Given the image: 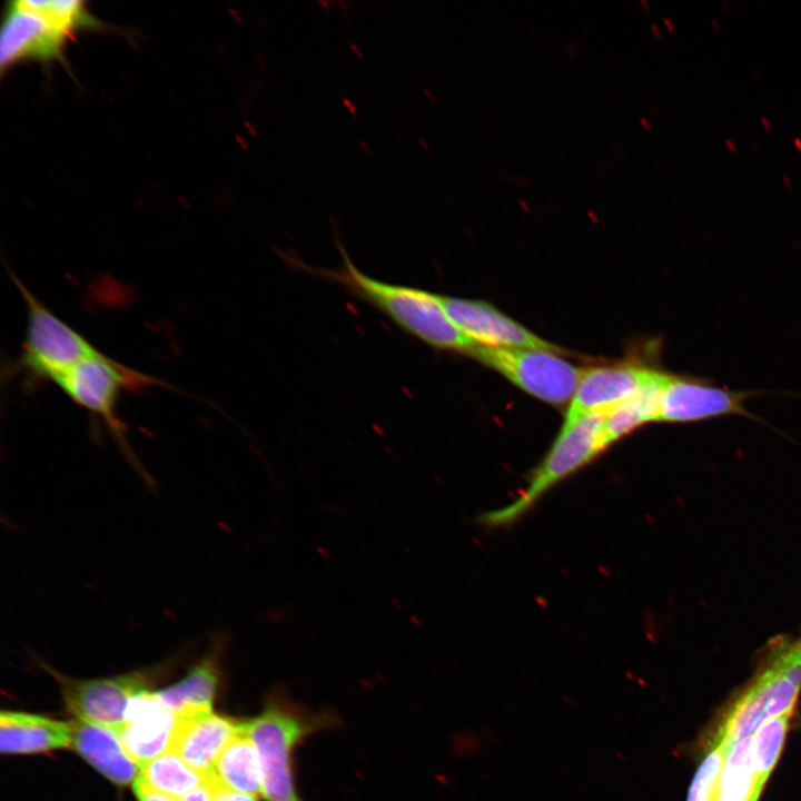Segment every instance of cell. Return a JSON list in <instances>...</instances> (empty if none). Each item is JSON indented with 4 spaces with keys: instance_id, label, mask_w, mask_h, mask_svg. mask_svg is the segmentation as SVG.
Masks as SVG:
<instances>
[{
    "instance_id": "cell-1",
    "label": "cell",
    "mask_w": 801,
    "mask_h": 801,
    "mask_svg": "<svg viewBox=\"0 0 801 801\" xmlns=\"http://www.w3.org/2000/svg\"><path fill=\"white\" fill-rule=\"evenodd\" d=\"M343 265L336 269L312 267L291 258V264L317 277L335 283L350 295L375 307L402 330L426 345L472 355L478 346L446 315L438 294L412 286L382 281L360 271L340 246Z\"/></svg>"
},
{
    "instance_id": "cell-2",
    "label": "cell",
    "mask_w": 801,
    "mask_h": 801,
    "mask_svg": "<svg viewBox=\"0 0 801 801\" xmlns=\"http://www.w3.org/2000/svg\"><path fill=\"white\" fill-rule=\"evenodd\" d=\"M755 678L730 709L716 741L731 748L765 721L792 712L801 690V633L770 641Z\"/></svg>"
},
{
    "instance_id": "cell-3",
    "label": "cell",
    "mask_w": 801,
    "mask_h": 801,
    "mask_svg": "<svg viewBox=\"0 0 801 801\" xmlns=\"http://www.w3.org/2000/svg\"><path fill=\"white\" fill-rule=\"evenodd\" d=\"M330 714L316 713L274 694L265 709L239 726L258 752L263 795L268 801H301L294 781L295 746L310 733L332 725Z\"/></svg>"
},
{
    "instance_id": "cell-4",
    "label": "cell",
    "mask_w": 801,
    "mask_h": 801,
    "mask_svg": "<svg viewBox=\"0 0 801 801\" xmlns=\"http://www.w3.org/2000/svg\"><path fill=\"white\" fill-rule=\"evenodd\" d=\"M98 20L78 0H19L8 4L0 40L2 71L22 60L61 59L68 40Z\"/></svg>"
},
{
    "instance_id": "cell-5",
    "label": "cell",
    "mask_w": 801,
    "mask_h": 801,
    "mask_svg": "<svg viewBox=\"0 0 801 801\" xmlns=\"http://www.w3.org/2000/svg\"><path fill=\"white\" fill-rule=\"evenodd\" d=\"M604 415L593 413L568 426L562 425L551 448L518 496L506 506L482 514L478 522L491 527L516 522L552 487L591 463L609 447L604 435Z\"/></svg>"
},
{
    "instance_id": "cell-6",
    "label": "cell",
    "mask_w": 801,
    "mask_h": 801,
    "mask_svg": "<svg viewBox=\"0 0 801 801\" xmlns=\"http://www.w3.org/2000/svg\"><path fill=\"white\" fill-rule=\"evenodd\" d=\"M27 314L20 366L36 378L55 382L81 362L102 354L11 275Z\"/></svg>"
},
{
    "instance_id": "cell-7",
    "label": "cell",
    "mask_w": 801,
    "mask_h": 801,
    "mask_svg": "<svg viewBox=\"0 0 801 801\" xmlns=\"http://www.w3.org/2000/svg\"><path fill=\"white\" fill-rule=\"evenodd\" d=\"M53 384L79 407L103 421L119 445L132 457L125 426L117 415L119 396L123 390L140 392L159 385V380L100 354L76 365Z\"/></svg>"
},
{
    "instance_id": "cell-8",
    "label": "cell",
    "mask_w": 801,
    "mask_h": 801,
    "mask_svg": "<svg viewBox=\"0 0 801 801\" xmlns=\"http://www.w3.org/2000/svg\"><path fill=\"white\" fill-rule=\"evenodd\" d=\"M471 357L498 372L524 392L555 406L572 399L584 372L558 353L542 349L478 345Z\"/></svg>"
},
{
    "instance_id": "cell-9",
    "label": "cell",
    "mask_w": 801,
    "mask_h": 801,
    "mask_svg": "<svg viewBox=\"0 0 801 801\" xmlns=\"http://www.w3.org/2000/svg\"><path fill=\"white\" fill-rule=\"evenodd\" d=\"M42 666L58 682L62 698L72 714L79 720L118 730L125 719L129 701L144 691L167 668L162 665L132 671L126 674L99 678L73 679Z\"/></svg>"
},
{
    "instance_id": "cell-10",
    "label": "cell",
    "mask_w": 801,
    "mask_h": 801,
    "mask_svg": "<svg viewBox=\"0 0 801 801\" xmlns=\"http://www.w3.org/2000/svg\"><path fill=\"white\" fill-rule=\"evenodd\" d=\"M438 298L448 318L478 345L563 353L486 301L439 294Z\"/></svg>"
},
{
    "instance_id": "cell-11",
    "label": "cell",
    "mask_w": 801,
    "mask_h": 801,
    "mask_svg": "<svg viewBox=\"0 0 801 801\" xmlns=\"http://www.w3.org/2000/svg\"><path fill=\"white\" fill-rule=\"evenodd\" d=\"M751 395L718 387L703 378L670 375L657 422L692 423L729 415L753 417L745 407Z\"/></svg>"
},
{
    "instance_id": "cell-12",
    "label": "cell",
    "mask_w": 801,
    "mask_h": 801,
    "mask_svg": "<svg viewBox=\"0 0 801 801\" xmlns=\"http://www.w3.org/2000/svg\"><path fill=\"white\" fill-rule=\"evenodd\" d=\"M656 368L631 364L584 369L566 411L563 426L593 413H606L637 393Z\"/></svg>"
},
{
    "instance_id": "cell-13",
    "label": "cell",
    "mask_w": 801,
    "mask_h": 801,
    "mask_svg": "<svg viewBox=\"0 0 801 801\" xmlns=\"http://www.w3.org/2000/svg\"><path fill=\"white\" fill-rule=\"evenodd\" d=\"M177 721L157 692L147 690L129 701L117 733L126 752L140 765L170 750Z\"/></svg>"
},
{
    "instance_id": "cell-14",
    "label": "cell",
    "mask_w": 801,
    "mask_h": 801,
    "mask_svg": "<svg viewBox=\"0 0 801 801\" xmlns=\"http://www.w3.org/2000/svg\"><path fill=\"white\" fill-rule=\"evenodd\" d=\"M239 732V722L212 712L178 719L170 750L192 769L208 774Z\"/></svg>"
},
{
    "instance_id": "cell-15",
    "label": "cell",
    "mask_w": 801,
    "mask_h": 801,
    "mask_svg": "<svg viewBox=\"0 0 801 801\" xmlns=\"http://www.w3.org/2000/svg\"><path fill=\"white\" fill-rule=\"evenodd\" d=\"M71 724V746L99 773L123 787L139 777V764L126 752L116 730L78 720Z\"/></svg>"
},
{
    "instance_id": "cell-16",
    "label": "cell",
    "mask_w": 801,
    "mask_h": 801,
    "mask_svg": "<svg viewBox=\"0 0 801 801\" xmlns=\"http://www.w3.org/2000/svg\"><path fill=\"white\" fill-rule=\"evenodd\" d=\"M225 642L221 635L215 637L209 651L187 675L175 684L157 691L158 696L178 719L211 712L219 684V659Z\"/></svg>"
},
{
    "instance_id": "cell-17",
    "label": "cell",
    "mask_w": 801,
    "mask_h": 801,
    "mask_svg": "<svg viewBox=\"0 0 801 801\" xmlns=\"http://www.w3.org/2000/svg\"><path fill=\"white\" fill-rule=\"evenodd\" d=\"M71 742V724L37 714L2 711L0 749L2 753H34L59 749Z\"/></svg>"
},
{
    "instance_id": "cell-18",
    "label": "cell",
    "mask_w": 801,
    "mask_h": 801,
    "mask_svg": "<svg viewBox=\"0 0 801 801\" xmlns=\"http://www.w3.org/2000/svg\"><path fill=\"white\" fill-rule=\"evenodd\" d=\"M670 374L656 369L643 387L604 415V435L612 445L634 429L657 422L661 399Z\"/></svg>"
},
{
    "instance_id": "cell-19",
    "label": "cell",
    "mask_w": 801,
    "mask_h": 801,
    "mask_svg": "<svg viewBox=\"0 0 801 801\" xmlns=\"http://www.w3.org/2000/svg\"><path fill=\"white\" fill-rule=\"evenodd\" d=\"M210 774L221 787L230 791L256 799L263 794L258 752L253 741L241 730L221 751Z\"/></svg>"
},
{
    "instance_id": "cell-20",
    "label": "cell",
    "mask_w": 801,
    "mask_h": 801,
    "mask_svg": "<svg viewBox=\"0 0 801 801\" xmlns=\"http://www.w3.org/2000/svg\"><path fill=\"white\" fill-rule=\"evenodd\" d=\"M139 767V780L177 801L207 782V774L189 767L171 750Z\"/></svg>"
},
{
    "instance_id": "cell-21",
    "label": "cell",
    "mask_w": 801,
    "mask_h": 801,
    "mask_svg": "<svg viewBox=\"0 0 801 801\" xmlns=\"http://www.w3.org/2000/svg\"><path fill=\"white\" fill-rule=\"evenodd\" d=\"M752 741L745 736L729 750L714 801H748L754 792Z\"/></svg>"
},
{
    "instance_id": "cell-22",
    "label": "cell",
    "mask_w": 801,
    "mask_h": 801,
    "mask_svg": "<svg viewBox=\"0 0 801 801\" xmlns=\"http://www.w3.org/2000/svg\"><path fill=\"white\" fill-rule=\"evenodd\" d=\"M792 712L781 714L762 723L752 741L753 790L761 793L777 764Z\"/></svg>"
},
{
    "instance_id": "cell-23",
    "label": "cell",
    "mask_w": 801,
    "mask_h": 801,
    "mask_svg": "<svg viewBox=\"0 0 801 801\" xmlns=\"http://www.w3.org/2000/svg\"><path fill=\"white\" fill-rule=\"evenodd\" d=\"M730 749L716 743L701 762L691 787L686 801H714L721 779L723 765Z\"/></svg>"
},
{
    "instance_id": "cell-24",
    "label": "cell",
    "mask_w": 801,
    "mask_h": 801,
    "mask_svg": "<svg viewBox=\"0 0 801 801\" xmlns=\"http://www.w3.org/2000/svg\"><path fill=\"white\" fill-rule=\"evenodd\" d=\"M208 782L212 789L215 801H256V798L225 789L210 773L208 774Z\"/></svg>"
},
{
    "instance_id": "cell-25",
    "label": "cell",
    "mask_w": 801,
    "mask_h": 801,
    "mask_svg": "<svg viewBox=\"0 0 801 801\" xmlns=\"http://www.w3.org/2000/svg\"><path fill=\"white\" fill-rule=\"evenodd\" d=\"M134 791L138 801H177L170 797L159 793L137 778L134 782Z\"/></svg>"
},
{
    "instance_id": "cell-26",
    "label": "cell",
    "mask_w": 801,
    "mask_h": 801,
    "mask_svg": "<svg viewBox=\"0 0 801 801\" xmlns=\"http://www.w3.org/2000/svg\"><path fill=\"white\" fill-rule=\"evenodd\" d=\"M179 801H215L212 789L208 782V774L207 782L204 785L190 791Z\"/></svg>"
},
{
    "instance_id": "cell-27",
    "label": "cell",
    "mask_w": 801,
    "mask_h": 801,
    "mask_svg": "<svg viewBox=\"0 0 801 801\" xmlns=\"http://www.w3.org/2000/svg\"><path fill=\"white\" fill-rule=\"evenodd\" d=\"M663 20H664V23L666 24L668 29H669L670 31H673V30H674V27H673L672 21H671L668 17H664Z\"/></svg>"
},
{
    "instance_id": "cell-28",
    "label": "cell",
    "mask_w": 801,
    "mask_h": 801,
    "mask_svg": "<svg viewBox=\"0 0 801 801\" xmlns=\"http://www.w3.org/2000/svg\"><path fill=\"white\" fill-rule=\"evenodd\" d=\"M640 121H641V123L643 125V127H644L645 129H650V128H651L649 121H647L644 117H640Z\"/></svg>"
},
{
    "instance_id": "cell-29",
    "label": "cell",
    "mask_w": 801,
    "mask_h": 801,
    "mask_svg": "<svg viewBox=\"0 0 801 801\" xmlns=\"http://www.w3.org/2000/svg\"><path fill=\"white\" fill-rule=\"evenodd\" d=\"M651 28H652V30L654 31V33H655L657 37L661 36V31H660L659 27H657L655 23H652V24H651Z\"/></svg>"
},
{
    "instance_id": "cell-30",
    "label": "cell",
    "mask_w": 801,
    "mask_h": 801,
    "mask_svg": "<svg viewBox=\"0 0 801 801\" xmlns=\"http://www.w3.org/2000/svg\"><path fill=\"white\" fill-rule=\"evenodd\" d=\"M518 204L525 209L528 210V204L524 199H518Z\"/></svg>"
},
{
    "instance_id": "cell-31",
    "label": "cell",
    "mask_w": 801,
    "mask_h": 801,
    "mask_svg": "<svg viewBox=\"0 0 801 801\" xmlns=\"http://www.w3.org/2000/svg\"><path fill=\"white\" fill-rule=\"evenodd\" d=\"M759 795H760L759 793L753 792L748 801H758Z\"/></svg>"
},
{
    "instance_id": "cell-32",
    "label": "cell",
    "mask_w": 801,
    "mask_h": 801,
    "mask_svg": "<svg viewBox=\"0 0 801 801\" xmlns=\"http://www.w3.org/2000/svg\"><path fill=\"white\" fill-rule=\"evenodd\" d=\"M725 142H726L728 147H729L732 151L735 150V147H734L733 142H732L730 139H726Z\"/></svg>"
},
{
    "instance_id": "cell-33",
    "label": "cell",
    "mask_w": 801,
    "mask_h": 801,
    "mask_svg": "<svg viewBox=\"0 0 801 801\" xmlns=\"http://www.w3.org/2000/svg\"><path fill=\"white\" fill-rule=\"evenodd\" d=\"M761 120H762L763 125L765 126V128L770 129L771 126L764 116L761 118Z\"/></svg>"
},
{
    "instance_id": "cell-34",
    "label": "cell",
    "mask_w": 801,
    "mask_h": 801,
    "mask_svg": "<svg viewBox=\"0 0 801 801\" xmlns=\"http://www.w3.org/2000/svg\"><path fill=\"white\" fill-rule=\"evenodd\" d=\"M793 141H794L795 146L798 147V149L801 151V139L794 138Z\"/></svg>"
},
{
    "instance_id": "cell-35",
    "label": "cell",
    "mask_w": 801,
    "mask_h": 801,
    "mask_svg": "<svg viewBox=\"0 0 801 801\" xmlns=\"http://www.w3.org/2000/svg\"><path fill=\"white\" fill-rule=\"evenodd\" d=\"M783 181L787 184V186H791V182L789 181L788 177L784 175L782 176Z\"/></svg>"
},
{
    "instance_id": "cell-36",
    "label": "cell",
    "mask_w": 801,
    "mask_h": 801,
    "mask_svg": "<svg viewBox=\"0 0 801 801\" xmlns=\"http://www.w3.org/2000/svg\"><path fill=\"white\" fill-rule=\"evenodd\" d=\"M640 3L645 8L649 9V3L645 0H640Z\"/></svg>"
},
{
    "instance_id": "cell-37",
    "label": "cell",
    "mask_w": 801,
    "mask_h": 801,
    "mask_svg": "<svg viewBox=\"0 0 801 801\" xmlns=\"http://www.w3.org/2000/svg\"><path fill=\"white\" fill-rule=\"evenodd\" d=\"M711 21H712L714 28H715L716 30H719L720 27H719L718 22H716L713 18L711 19Z\"/></svg>"
},
{
    "instance_id": "cell-38",
    "label": "cell",
    "mask_w": 801,
    "mask_h": 801,
    "mask_svg": "<svg viewBox=\"0 0 801 801\" xmlns=\"http://www.w3.org/2000/svg\"><path fill=\"white\" fill-rule=\"evenodd\" d=\"M587 214H589L593 219H596V220H597V218L595 217V215H594V212H593L592 210H587Z\"/></svg>"
},
{
    "instance_id": "cell-39",
    "label": "cell",
    "mask_w": 801,
    "mask_h": 801,
    "mask_svg": "<svg viewBox=\"0 0 801 801\" xmlns=\"http://www.w3.org/2000/svg\"><path fill=\"white\" fill-rule=\"evenodd\" d=\"M800 98H801V96H800Z\"/></svg>"
}]
</instances>
